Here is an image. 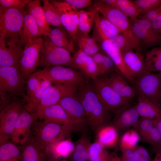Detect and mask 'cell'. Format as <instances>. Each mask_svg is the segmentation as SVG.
Returning <instances> with one entry per match:
<instances>
[{
    "label": "cell",
    "mask_w": 161,
    "mask_h": 161,
    "mask_svg": "<svg viewBox=\"0 0 161 161\" xmlns=\"http://www.w3.org/2000/svg\"><path fill=\"white\" fill-rule=\"evenodd\" d=\"M79 87L77 96L83 106L88 125L96 131L100 127L109 125V112L98 97L92 86L84 83Z\"/></svg>",
    "instance_id": "6da1fadb"
},
{
    "label": "cell",
    "mask_w": 161,
    "mask_h": 161,
    "mask_svg": "<svg viewBox=\"0 0 161 161\" xmlns=\"http://www.w3.org/2000/svg\"><path fill=\"white\" fill-rule=\"evenodd\" d=\"M26 11L0 6V37L5 43L13 41L19 43Z\"/></svg>",
    "instance_id": "7a4b0ae2"
},
{
    "label": "cell",
    "mask_w": 161,
    "mask_h": 161,
    "mask_svg": "<svg viewBox=\"0 0 161 161\" xmlns=\"http://www.w3.org/2000/svg\"><path fill=\"white\" fill-rule=\"evenodd\" d=\"M72 131L58 124L36 120L32 125L31 132L37 147L40 149L45 150L52 142L69 137Z\"/></svg>",
    "instance_id": "3957f363"
},
{
    "label": "cell",
    "mask_w": 161,
    "mask_h": 161,
    "mask_svg": "<svg viewBox=\"0 0 161 161\" xmlns=\"http://www.w3.org/2000/svg\"><path fill=\"white\" fill-rule=\"evenodd\" d=\"M35 72L42 79L54 84H73L79 86L85 83L83 74L71 67L50 66Z\"/></svg>",
    "instance_id": "277c9868"
},
{
    "label": "cell",
    "mask_w": 161,
    "mask_h": 161,
    "mask_svg": "<svg viewBox=\"0 0 161 161\" xmlns=\"http://www.w3.org/2000/svg\"><path fill=\"white\" fill-rule=\"evenodd\" d=\"M92 87L103 105L109 112L116 113L129 105L112 87L106 78L92 79Z\"/></svg>",
    "instance_id": "5b68a950"
},
{
    "label": "cell",
    "mask_w": 161,
    "mask_h": 161,
    "mask_svg": "<svg viewBox=\"0 0 161 161\" xmlns=\"http://www.w3.org/2000/svg\"><path fill=\"white\" fill-rule=\"evenodd\" d=\"M44 47L38 67L61 66L72 67L73 56L71 53L55 45L47 36L44 37Z\"/></svg>",
    "instance_id": "8992f818"
},
{
    "label": "cell",
    "mask_w": 161,
    "mask_h": 161,
    "mask_svg": "<svg viewBox=\"0 0 161 161\" xmlns=\"http://www.w3.org/2000/svg\"><path fill=\"white\" fill-rule=\"evenodd\" d=\"M136 94L145 97L161 106V72H145L136 80Z\"/></svg>",
    "instance_id": "52a82bcc"
},
{
    "label": "cell",
    "mask_w": 161,
    "mask_h": 161,
    "mask_svg": "<svg viewBox=\"0 0 161 161\" xmlns=\"http://www.w3.org/2000/svg\"><path fill=\"white\" fill-rule=\"evenodd\" d=\"M26 103L24 97L16 98L0 113V145L10 139L21 110Z\"/></svg>",
    "instance_id": "ba28073f"
},
{
    "label": "cell",
    "mask_w": 161,
    "mask_h": 161,
    "mask_svg": "<svg viewBox=\"0 0 161 161\" xmlns=\"http://www.w3.org/2000/svg\"><path fill=\"white\" fill-rule=\"evenodd\" d=\"M26 81L19 66L0 67V91L7 92L13 98L19 95L26 96L23 93Z\"/></svg>",
    "instance_id": "9c48e42d"
},
{
    "label": "cell",
    "mask_w": 161,
    "mask_h": 161,
    "mask_svg": "<svg viewBox=\"0 0 161 161\" xmlns=\"http://www.w3.org/2000/svg\"><path fill=\"white\" fill-rule=\"evenodd\" d=\"M44 43V39L38 37L25 45L19 61V67L26 81L38 67Z\"/></svg>",
    "instance_id": "30bf717a"
},
{
    "label": "cell",
    "mask_w": 161,
    "mask_h": 161,
    "mask_svg": "<svg viewBox=\"0 0 161 161\" xmlns=\"http://www.w3.org/2000/svg\"><path fill=\"white\" fill-rule=\"evenodd\" d=\"M78 86L73 84H51L46 90L36 112L38 119L42 120V114L46 108L58 104L64 97L75 94Z\"/></svg>",
    "instance_id": "8fae6325"
},
{
    "label": "cell",
    "mask_w": 161,
    "mask_h": 161,
    "mask_svg": "<svg viewBox=\"0 0 161 161\" xmlns=\"http://www.w3.org/2000/svg\"><path fill=\"white\" fill-rule=\"evenodd\" d=\"M130 20L131 30L141 44L149 47L161 44V34L154 31L150 22L137 18Z\"/></svg>",
    "instance_id": "7c38bea8"
},
{
    "label": "cell",
    "mask_w": 161,
    "mask_h": 161,
    "mask_svg": "<svg viewBox=\"0 0 161 161\" xmlns=\"http://www.w3.org/2000/svg\"><path fill=\"white\" fill-rule=\"evenodd\" d=\"M59 14L61 24L73 41L78 33V11L64 1H51Z\"/></svg>",
    "instance_id": "4fadbf2b"
},
{
    "label": "cell",
    "mask_w": 161,
    "mask_h": 161,
    "mask_svg": "<svg viewBox=\"0 0 161 161\" xmlns=\"http://www.w3.org/2000/svg\"><path fill=\"white\" fill-rule=\"evenodd\" d=\"M25 105L21 110L10 137L13 143L20 145L27 139L33 124L38 118L36 112L27 111Z\"/></svg>",
    "instance_id": "5bb4252c"
},
{
    "label": "cell",
    "mask_w": 161,
    "mask_h": 161,
    "mask_svg": "<svg viewBox=\"0 0 161 161\" xmlns=\"http://www.w3.org/2000/svg\"><path fill=\"white\" fill-rule=\"evenodd\" d=\"M75 94L66 96L58 103L64 109L75 124L77 131L85 129L88 125L84 110L80 100Z\"/></svg>",
    "instance_id": "9a60e30c"
},
{
    "label": "cell",
    "mask_w": 161,
    "mask_h": 161,
    "mask_svg": "<svg viewBox=\"0 0 161 161\" xmlns=\"http://www.w3.org/2000/svg\"><path fill=\"white\" fill-rule=\"evenodd\" d=\"M140 44L131 30L102 41L100 48L103 52L114 50L122 52L134 49L138 51Z\"/></svg>",
    "instance_id": "2e32d148"
},
{
    "label": "cell",
    "mask_w": 161,
    "mask_h": 161,
    "mask_svg": "<svg viewBox=\"0 0 161 161\" xmlns=\"http://www.w3.org/2000/svg\"><path fill=\"white\" fill-rule=\"evenodd\" d=\"M94 8L103 16L117 27L122 33L131 31L129 18L117 8L108 5L101 0L94 4Z\"/></svg>",
    "instance_id": "e0dca14e"
},
{
    "label": "cell",
    "mask_w": 161,
    "mask_h": 161,
    "mask_svg": "<svg viewBox=\"0 0 161 161\" xmlns=\"http://www.w3.org/2000/svg\"><path fill=\"white\" fill-rule=\"evenodd\" d=\"M23 49L18 43L13 41L5 43L0 37V67L19 66Z\"/></svg>",
    "instance_id": "ac0fdd59"
},
{
    "label": "cell",
    "mask_w": 161,
    "mask_h": 161,
    "mask_svg": "<svg viewBox=\"0 0 161 161\" xmlns=\"http://www.w3.org/2000/svg\"><path fill=\"white\" fill-rule=\"evenodd\" d=\"M72 68L78 70L85 76L92 79L100 75V70L92 57L80 49L73 56Z\"/></svg>",
    "instance_id": "d6986e66"
},
{
    "label": "cell",
    "mask_w": 161,
    "mask_h": 161,
    "mask_svg": "<svg viewBox=\"0 0 161 161\" xmlns=\"http://www.w3.org/2000/svg\"><path fill=\"white\" fill-rule=\"evenodd\" d=\"M42 120L63 126L72 131H77L76 126L63 107L58 103L45 108L42 114Z\"/></svg>",
    "instance_id": "ffe728a7"
},
{
    "label": "cell",
    "mask_w": 161,
    "mask_h": 161,
    "mask_svg": "<svg viewBox=\"0 0 161 161\" xmlns=\"http://www.w3.org/2000/svg\"><path fill=\"white\" fill-rule=\"evenodd\" d=\"M75 144L69 137L52 142L45 150L50 157L55 160L69 157L74 148Z\"/></svg>",
    "instance_id": "44dd1931"
},
{
    "label": "cell",
    "mask_w": 161,
    "mask_h": 161,
    "mask_svg": "<svg viewBox=\"0 0 161 161\" xmlns=\"http://www.w3.org/2000/svg\"><path fill=\"white\" fill-rule=\"evenodd\" d=\"M115 119L112 124L118 130L122 131L133 126L140 117L135 105H129L116 113Z\"/></svg>",
    "instance_id": "7402d4cb"
},
{
    "label": "cell",
    "mask_w": 161,
    "mask_h": 161,
    "mask_svg": "<svg viewBox=\"0 0 161 161\" xmlns=\"http://www.w3.org/2000/svg\"><path fill=\"white\" fill-rule=\"evenodd\" d=\"M121 52L126 67L134 79L146 72L144 59L138 51L130 50Z\"/></svg>",
    "instance_id": "603a6c76"
},
{
    "label": "cell",
    "mask_w": 161,
    "mask_h": 161,
    "mask_svg": "<svg viewBox=\"0 0 161 161\" xmlns=\"http://www.w3.org/2000/svg\"><path fill=\"white\" fill-rule=\"evenodd\" d=\"M20 145L21 161H47L49 157L45 150L36 145L31 132L26 141Z\"/></svg>",
    "instance_id": "cb8c5ba5"
},
{
    "label": "cell",
    "mask_w": 161,
    "mask_h": 161,
    "mask_svg": "<svg viewBox=\"0 0 161 161\" xmlns=\"http://www.w3.org/2000/svg\"><path fill=\"white\" fill-rule=\"evenodd\" d=\"M94 24L96 32L101 42L123 33L106 17L100 16L96 10L95 14Z\"/></svg>",
    "instance_id": "d4e9b609"
},
{
    "label": "cell",
    "mask_w": 161,
    "mask_h": 161,
    "mask_svg": "<svg viewBox=\"0 0 161 161\" xmlns=\"http://www.w3.org/2000/svg\"><path fill=\"white\" fill-rule=\"evenodd\" d=\"M112 73L109 78H106L108 82L114 89L130 104L136 94L135 89L130 86L120 75Z\"/></svg>",
    "instance_id": "484cf974"
},
{
    "label": "cell",
    "mask_w": 161,
    "mask_h": 161,
    "mask_svg": "<svg viewBox=\"0 0 161 161\" xmlns=\"http://www.w3.org/2000/svg\"><path fill=\"white\" fill-rule=\"evenodd\" d=\"M135 106L141 117L152 120L161 118V106L145 97L138 95V102Z\"/></svg>",
    "instance_id": "4316f807"
},
{
    "label": "cell",
    "mask_w": 161,
    "mask_h": 161,
    "mask_svg": "<svg viewBox=\"0 0 161 161\" xmlns=\"http://www.w3.org/2000/svg\"><path fill=\"white\" fill-rule=\"evenodd\" d=\"M27 5L29 13L39 28L40 36L46 37L51 28L46 21L40 1L31 0Z\"/></svg>",
    "instance_id": "83f0119b"
},
{
    "label": "cell",
    "mask_w": 161,
    "mask_h": 161,
    "mask_svg": "<svg viewBox=\"0 0 161 161\" xmlns=\"http://www.w3.org/2000/svg\"><path fill=\"white\" fill-rule=\"evenodd\" d=\"M63 27L51 28L47 36L56 46L71 53L74 52V41Z\"/></svg>",
    "instance_id": "f1b7e54d"
},
{
    "label": "cell",
    "mask_w": 161,
    "mask_h": 161,
    "mask_svg": "<svg viewBox=\"0 0 161 161\" xmlns=\"http://www.w3.org/2000/svg\"><path fill=\"white\" fill-rule=\"evenodd\" d=\"M39 36L40 35L38 27L28 10L26 11L19 44L21 46L25 45L30 41Z\"/></svg>",
    "instance_id": "f546056e"
},
{
    "label": "cell",
    "mask_w": 161,
    "mask_h": 161,
    "mask_svg": "<svg viewBox=\"0 0 161 161\" xmlns=\"http://www.w3.org/2000/svg\"><path fill=\"white\" fill-rule=\"evenodd\" d=\"M97 141L105 148H112L117 143L118 131L112 125L103 126L95 131Z\"/></svg>",
    "instance_id": "4dcf8cb0"
},
{
    "label": "cell",
    "mask_w": 161,
    "mask_h": 161,
    "mask_svg": "<svg viewBox=\"0 0 161 161\" xmlns=\"http://www.w3.org/2000/svg\"><path fill=\"white\" fill-rule=\"evenodd\" d=\"M91 143L90 138L82 134L76 141L74 150L70 156L71 161H89V151Z\"/></svg>",
    "instance_id": "1f68e13d"
},
{
    "label": "cell",
    "mask_w": 161,
    "mask_h": 161,
    "mask_svg": "<svg viewBox=\"0 0 161 161\" xmlns=\"http://www.w3.org/2000/svg\"><path fill=\"white\" fill-rule=\"evenodd\" d=\"M8 140L0 145V161H21L19 146Z\"/></svg>",
    "instance_id": "d6a6232c"
},
{
    "label": "cell",
    "mask_w": 161,
    "mask_h": 161,
    "mask_svg": "<svg viewBox=\"0 0 161 161\" xmlns=\"http://www.w3.org/2000/svg\"><path fill=\"white\" fill-rule=\"evenodd\" d=\"M146 72H161V47L148 51L144 59Z\"/></svg>",
    "instance_id": "836d02e7"
},
{
    "label": "cell",
    "mask_w": 161,
    "mask_h": 161,
    "mask_svg": "<svg viewBox=\"0 0 161 161\" xmlns=\"http://www.w3.org/2000/svg\"><path fill=\"white\" fill-rule=\"evenodd\" d=\"M96 9L86 11H78L79 23L78 32L82 35L88 36L94 24L95 14Z\"/></svg>",
    "instance_id": "e575fe53"
},
{
    "label": "cell",
    "mask_w": 161,
    "mask_h": 161,
    "mask_svg": "<svg viewBox=\"0 0 161 161\" xmlns=\"http://www.w3.org/2000/svg\"><path fill=\"white\" fill-rule=\"evenodd\" d=\"M51 84L50 81L43 79L41 85L37 90L27 100L25 107L27 111L30 112L36 111L44 92Z\"/></svg>",
    "instance_id": "d590c367"
},
{
    "label": "cell",
    "mask_w": 161,
    "mask_h": 161,
    "mask_svg": "<svg viewBox=\"0 0 161 161\" xmlns=\"http://www.w3.org/2000/svg\"><path fill=\"white\" fill-rule=\"evenodd\" d=\"M43 1L42 7L46 20L48 25L55 27H63L59 14L53 4L47 0H44Z\"/></svg>",
    "instance_id": "8d00e7d4"
},
{
    "label": "cell",
    "mask_w": 161,
    "mask_h": 161,
    "mask_svg": "<svg viewBox=\"0 0 161 161\" xmlns=\"http://www.w3.org/2000/svg\"><path fill=\"white\" fill-rule=\"evenodd\" d=\"M113 61L116 67L121 73L130 82L134 84L135 79L128 69L124 62L121 52L119 50L108 51L104 52Z\"/></svg>",
    "instance_id": "74e56055"
},
{
    "label": "cell",
    "mask_w": 161,
    "mask_h": 161,
    "mask_svg": "<svg viewBox=\"0 0 161 161\" xmlns=\"http://www.w3.org/2000/svg\"><path fill=\"white\" fill-rule=\"evenodd\" d=\"M110 154L96 140L91 143L89 151V161H109Z\"/></svg>",
    "instance_id": "f35d334b"
},
{
    "label": "cell",
    "mask_w": 161,
    "mask_h": 161,
    "mask_svg": "<svg viewBox=\"0 0 161 161\" xmlns=\"http://www.w3.org/2000/svg\"><path fill=\"white\" fill-rule=\"evenodd\" d=\"M114 7L121 11L130 18H137L140 15L138 9L133 1L116 0Z\"/></svg>",
    "instance_id": "ab89813d"
},
{
    "label": "cell",
    "mask_w": 161,
    "mask_h": 161,
    "mask_svg": "<svg viewBox=\"0 0 161 161\" xmlns=\"http://www.w3.org/2000/svg\"><path fill=\"white\" fill-rule=\"evenodd\" d=\"M140 136L134 129L126 132L122 136L120 141L121 150L133 149L137 145Z\"/></svg>",
    "instance_id": "60d3db41"
},
{
    "label": "cell",
    "mask_w": 161,
    "mask_h": 161,
    "mask_svg": "<svg viewBox=\"0 0 161 161\" xmlns=\"http://www.w3.org/2000/svg\"><path fill=\"white\" fill-rule=\"evenodd\" d=\"M42 80L43 79L35 72L28 77L26 81V101L37 90Z\"/></svg>",
    "instance_id": "b9f144b4"
},
{
    "label": "cell",
    "mask_w": 161,
    "mask_h": 161,
    "mask_svg": "<svg viewBox=\"0 0 161 161\" xmlns=\"http://www.w3.org/2000/svg\"><path fill=\"white\" fill-rule=\"evenodd\" d=\"M154 126V120L140 117L133 127L138 132L142 139Z\"/></svg>",
    "instance_id": "7bdbcfd3"
},
{
    "label": "cell",
    "mask_w": 161,
    "mask_h": 161,
    "mask_svg": "<svg viewBox=\"0 0 161 161\" xmlns=\"http://www.w3.org/2000/svg\"><path fill=\"white\" fill-rule=\"evenodd\" d=\"M133 1L137 7L140 15H143L161 4V0H136Z\"/></svg>",
    "instance_id": "ee69618b"
},
{
    "label": "cell",
    "mask_w": 161,
    "mask_h": 161,
    "mask_svg": "<svg viewBox=\"0 0 161 161\" xmlns=\"http://www.w3.org/2000/svg\"><path fill=\"white\" fill-rule=\"evenodd\" d=\"M141 140L151 146L156 145L161 143V135L160 131L154 126Z\"/></svg>",
    "instance_id": "f6af8a7d"
},
{
    "label": "cell",
    "mask_w": 161,
    "mask_h": 161,
    "mask_svg": "<svg viewBox=\"0 0 161 161\" xmlns=\"http://www.w3.org/2000/svg\"><path fill=\"white\" fill-rule=\"evenodd\" d=\"M103 62L100 68V75L112 73L116 67L112 59L104 53Z\"/></svg>",
    "instance_id": "bcb514c9"
},
{
    "label": "cell",
    "mask_w": 161,
    "mask_h": 161,
    "mask_svg": "<svg viewBox=\"0 0 161 161\" xmlns=\"http://www.w3.org/2000/svg\"><path fill=\"white\" fill-rule=\"evenodd\" d=\"M30 0H0V5L7 8L21 9L25 6Z\"/></svg>",
    "instance_id": "7dc6e473"
},
{
    "label": "cell",
    "mask_w": 161,
    "mask_h": 161,
    "mask_svg": "<svg viewBox=\"0 0 161 161\" xmlns=\"http://www.w3.org/2000/svg\"><path fill=\"white\" fill-rule=\"evenodd\" d=\"M132 150L136 161H151L148 151L143 147L137 145Z\"/></svg>",
    "instance_id": "c3c4849f"
},
{
    "label": "cell",
    "mask_w": 161,
    "mask_h": 161,
    "mask_svg": "<svg viewBox=\"0 0 161 161\" xmlns=\"http://www.w3.org/2000/svg\"><path fill=\"white\" fill-rule=\"evenodd\" d=\"M79 49L87 55L92 56L99 52V47L97 44L91 45L79 41H77Z\"/></svg>",
    "instance_id": "681fc988"
},
{
    "label": "cell",
    "mask_w": 161,
    "mask_h": 161,
    "mask_svg": "<svg viewBox=\"0 0 161 161\" xmlns=\"http://www.w3.org/2000/svg\"><path fill=\"white\" fill-rule=\"evenodd\" d=\"M161 13V4L146 13L140 18L146 19L151 22L156 20Z\"/></svg>",
    "instance_id": "f907efd6"
},
{
    "label": "cell",
    "mask_w": 161,
    "mask_h": 161,
    "mask_svg": "<svg viewBox=\"0 0 161 161\" xmlns=\"http://www.w3.org/2000/svg\"><path fill=\"white\" fill-rule=\"evenodd\" d=\"M64 1L76 9L86 8L91 5L92 1L91 0H65Z\"/></svg>",
    "instance_id": "816d5d0a"
},
{
    "label": "cell",
    "mask_w": 161,
    "mask_h": 161,
    "mask_svg": "<svg viewBox=\"0 0 161 161\" xmlns=\"http://www.w3.org/2000/svg\"><path fill=\"white\" fill-rule=\"evenodd\" d=\"M0 111L8 106L15 99L7 92L1 91H0Z\"/></svg>",
    "instance_id": "f5cc1de1"
},
{
    "label": "cell",
    "mask_w": 161,
    "mask_h": 161,
    "mask_svg": "<svg viewBox=\"0 0 161 161\" xmlns=\"http://www.w3.org/2000/svg\"><path fill=\"white\" fill-rule=\"evenodd\" d=\"M151 23L154 31L161 34V13L156 19L151 22Z\"/></svg>",
    "instance_id": "db71d44e"
},
{
    "label": "cell",
    "mask_w": 161,
    "mask_h": 161,
    "mask_svg": "<svg viewBox=\"0 0 161 161\" xmlns=\"http://www.w3.org/2000/svg\"><path fill=\"white\" fill-rule=\"evenodd\" d=\"M122 154L129 161H136L135 156L132 149H127L121 150Z\"/></svg>",
    "instance_id": "11a10c76"
},
{
    "label": "cell",
    "mask_w": 161,
    "mask_h": 161,
    "mask_svg": "<svg viewBox=\"0 0 161 161\" xmlns=\"http://www.w3.org/2000/svg\"><path fill=\"white\" fill-rule=\"evenodd\" d=\"M109 161H122L120 157L115 153L110 154Z\"/></svg>",
    "instance_id": "9f6ffc18"
},
{
    "label": "cell",
    "mask_w": 161,
    "mask_h": 161,
    "mask_svg": "<svg viewBox=\"0 0 161 161\" xmlns=\"http://www.w3.org/2000/svg\"><path fill=\"white\" fill-rule=\"evenodd\" d=\"M154 126L160 131H161V118L154 120Z\"/></svg>",
    "instance_id": "6f0895ef"
},
{
    "label": "cell",
    "mask_w": 161,
    "mask_h": 161,
    "mask_svg": "<svg viewBox=\"0 0 161 161\" xmlns=\"http://www.w3.org/2000/svg\"><path fill=\"white\" fill-rule=\"evenodd\" d=\"M153 151L156 153L161 154V143L156 145H152Z\"/></svg>",
    "instance_id": "680465c9"
},
{
    "label": "cell",
    "mask_w": 161,
    "mask_h": 161,
    "mask_svg": "<svg viewBox=\"0 0 161 161\" xmlns=\"http://www.w3.org/2000/svg\"><path fill=\"white\" fill-rule=\"evenodd\" d=\"M152 161H161V154L156 153V155Z\"/></svg>",
    "instance_id": "91938a15"
},
{
    "label": "cell",
    "mask_w": 161,
    "mask_h": 161,
    "mask_svg": "<svg viewBox=\"0 0 161 161\" xmlns=\"http://www.w3.org/2000/svg\"><path fill=\"white\" fill-rule=\"evenodd\" d=\"M120 157L122 161H129L122 154Z\"/></svg>",
    "instance_id": "94428289"
},
{
    "label": "cell",
    "mask_w": 161,
    "mask_h": 161,
    "mask_svg": "<svg viewBox=\"0 0 161 161\" xmlns=\"http://www.w3.org/2000/svg\"><path fill=\"white\" fill-rule=\"evenodd\" d=\"M57 161H68L66 159H63L61 160H59Z\"/></svg>",
    "instance_id": "6125c7cd"
},
{
    "label": "cell",
    "mask_w": 161,
    "mask_h": 161,
    "mask_svg": "<svg viewBox=\"0 0 161 161\" xmlns=\"http://www.w3.org/2000/svg\"><path fill=\"white\" fill-rule=\"evenodd\" d=\"M47 161H57L54 160L49 157Z\"/></svg>",
    "instance_id": "be15d7a7"
},
{
    "label": "cell",
    "mask_w": 161,
    "mask_h": 161,
    "mask_svg": "<svg viewBox=\"0 0 161 161\" xmlns=\"http://www.w3.org/2000/svg\"><path fill=\"white\" fill-rule=\"evenodd\" d=\"M160 134H161V131H160Z\"/></svg>",
    "instance_id": "e7e4bbea"
}]
</instances>
